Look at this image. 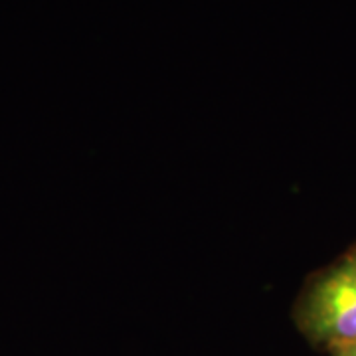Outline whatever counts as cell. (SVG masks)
<instances>
[{
    "label": "cell",
    "instance_id": "obj_2",
    "mask_svg": "<svg viewBox=\"0 0 356 356\" xmlns=\"http://www.w3.org/2000/svg\"><path fill=\"white\" fill-rule=\"evenodd\" d=\"M329 353H331V356H356V341L355 343L334 346Z\"/></svg>",
    "mask_w": 356,
    "mask_h": 356
},
{
    "label": "cell",
    "instance_id": "obj_1",
    "mask_svg": "<svg viewBox=\"0 0 356 356\" xmlns=\"http://www.w3.org/2000/svg\"><path fill=\"white\" fill-rule=\"evenodd\" d=\"M299 332L331 350L356 341V243L329 266L313 271L293 305Z\"/></svg>",
    "mask_w": 356,
    "mask_h": 356
}]
</instances>
